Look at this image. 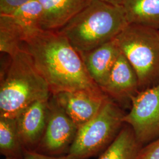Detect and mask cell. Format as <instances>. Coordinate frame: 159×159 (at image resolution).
<instances>
[{"label": "cell", "mask_w": 159, "mask_h": 159, "mask_svg": "<svg viewBox=\"0 0 159 159\" xmlns=\"http://www.w3.org/2000/svg\"><path fill=\"white\" fill-rule=\"evenodd\" d=\"M22 47L46 80L51 95L100 89L88 74L79 52L58 31L40 30L25 39Z\"/></svg>", "instance_id": "obj_1"}, {"label": "cell", "mask_w": 159, "mask_h": 159, "mask_svg": "<svg viewBox=\"0 0 159 159\" xmlns=\"http://www.w3.org/2000/svg\"><path fill=\"white\" fill-rule=\"evenodd\" d=\"M128 24L121 6L92 0L57 31L80 54L113 40Z\"/></svg>", "instance_id": "obj_2"}, {"label": "cell", "mask_w": 159, "mask_h": 159, "mask_svg": "<svg viewBox=\"0 0 159 159\" xmlns=\"http://www.w3.org/2000/svg\"><path fill=\"white\" fill-rule=\"evenodd\" d=\"M51 96L46 80L22 47L1 76L0 117L16 119L32 103Z\"/></svg>", "instance_id": "obj_3"}, {"label": "cell", "mask_w": 159, "mask_h": 159, "mask_svg": "<svg viewBox=\"0 0 159 159\" xmlns=\"http://www.w3.org/2000/svg\"><path fill=\"white\" fill-rule=\"evenodd\" d=\"M114 40L134 69L140 91L159 84V30L128 24Z\"/></svg>", "instance_id": "obj_4"}, {"label": "cell", "mask_w": 159, "mask_h": 159, "mask_svg": "<svg viewBox=\"0 0 159 159\" xmlns=\"http://www.w3.org/2000/svg\"><path fill=\"white\" fill-rule=\"evenodd\" d=\"M125 114L108 98L96 116L79 128L68 154L86 159L104 151L121 130Z\"/></svg>", "instance_id": "obj_5"}, {"label": "cell", "mask_w": 159, "mask_h": 159, "mask_svg": "<svg viewBox=\"0 0 159 159\" xmlns=\"http://www.w3.org/2000/svg\"><path fill=\"white\" fill-rule=\"evenodd\" d=\"M130 102V110L123 121L144 146L159 137V84L139 91Z\"/></svg>", "instance_id": "obj_6"}, {"label": "cell", "mask_w": 159, "mask_h": 159, "mask_svg": "<svg viewBox=\"0 0 159 159\" xmlns=\"http://www.w3.org/2000/svg\"><path fill=\"white\" fill-rule=\"evenodd\" d=\"M78 129V126L51 96L46 129L35 151L50 156L68 154Z\"/></svg>", "instance_id": "obj_7"}, {"label": "cell", "mask_w": 159, "mask_h": 159, "mask_svg": "<svg viewBox=\"0 0 159 159\" xmlns=\"http://www.w3.org/2000/svg\"><path fill=\"white\" fill-rule=\"evenodd\" d=\"M51 96L79 128L95 117L109 98L101 89L64 91Z\"/></svg>", "instance_id": "obj_8"}, {"label": "cell", "mask_w": 159, "mask_h": 159, "mask_svg": "<svg viewBox=\"0 0 159 159\" xmlns=\"http://www.w3.org/2000/svg\"><path fill=\"white\" fill-rule=\"evenodd\" d=\"M49 100L32 103L16 117L18 134L26 150L35 151L43 136L48 119Z\"/></svg>", "instance_id": "obj_9"}, {"label": "cell", "mask_w": 159, "mask_h": 159, "mask_svg": "<svg viewBox=\"0 0 159 159\" xmlns=\"http://www.w3.org/2000/svg\"><path fill=\"white\" fill-rule=\"evenodd\" d=\"M102 90L110 98L119 102H131V98L140 91L134 69L121 52Z\"/></svg>", "instance_id": "obj_10"}, {"label": "cell", "mask_w": 159, "mask_h": 159, "mask_svg": "<svg viewBox=\"0 0 159 159\" xmlns=\"http://www.w3.org/2000/svg\"><path fill=\"white\" fill-rule=\"evenodd\" d=\"M120 53L113 40L92 50L80 54L88 74L101 89L107 83Z\"/></svg>", "instance_id": "obj_11"}, {"label": "cell", "mask_w": 159, "mask_h": 159, "mask_svg": "<svg viewBox=\"0 0 159 159\" xmlns=\"http://www.w3.org/2000/svg\"><path fill=\"white\" fill-rule=\"evenodd\" d=\"M92 0H39L42 7L41 29L56 31L84 8Z\"/></svg>", "instance_id": "obj_12"}, {"label": "cell", "mask_w": 159, "mask_h": 159, "mask_svg": "<svg viewBox=\"0 0 159 159\" xmlns=\"http://www.w3.org/2000/svg\"><path fill=\"white\" fill-rule=\"evenodd\" d=\"M129 24H136L159 31V0H121Z\"/></svg>", "instance_id": "obj_13"}, {"label": "cell", "mask_w": 159, "mask_h": 159, "mask_svg": "<svg viewBox=\"0 0 159 159\" xmlns=\"http://www.w3.org/2000/svg\"><path fill=\"white\" fill-rule=\"evenodd\" d=\"M143 147L131 127L125 124L113 142L97 159H137Z\"/></svg>", "instance_id": "obj_14"}, {"label": "cell", "mask_w": 159, "mask_h": 159, "mask_svg": "<svg viewBox=\"0 0 159 159\" xmlns=\"http://www.w3.org/2000/svg\"><path fill=\"white\" fill-rule=\"evenodd\" d=\"M10 18L24 37V41L30 35L41 29L42 7L39 0H31L14 11L6 14Z\"/></svg>", "instance_id": "obj_15"}, {"label": "cell", "mask_w": 159, "mask_h": 159, "mask_svg": "<svg viewBox=\"0 0 159 159\" xmlns=\"http://www.w3.org/2000/svg\"><path fill=\"white\" fill-rule=\"evenodd\" d=\"M24 152L18 134L16 119L0 117L1 154L11 159H23Z\"/></svg>", "instance_id": "obj_16"}, {"label": "cell", "mask_w": 159, "mask_h": 159, "mask_svg": "<svg viewBox=\"0 0 159 159\" xmlns=\"http://www.w3.org/2000/svg\"><path fill=\"white\" fill-rule=\"evenodd\" d=\"M23 42V35L10 18L0 14V51L12 57L22 48Z\"/></svg>", "instance_id": "obj_17"}, {"label": "cell", "mask_w": 159, "mask_h": 159, "mask_svg": "<svg viewBox=\"0 0 159 159\" xmlns=\"http://www.w3.org/2000/svg\"><path fill=\"white\" fill-rule=\"evenodd\" d=\"M137 159H159V137L143 146Z\"/></svg>", "instance_id": "obj_18"}, {"label": "cell", "mask_w": 159, "mask_h": 159, "mask_svg": "<svg viewBox=\"0 0 159 159\" xmlns=\"http://www.w3.org/2000/svg\"><path fill=\"white\" fill-rule=\"evenodd\" d=\"M31 0H0V14H6L14 11Z\"/></svg>", "instance_id": "obj_19"}, {"label": "cell", "mask_w": 159, "mask_h": 159, "mask_svg": "<svg viewBox=\"0 0 159 159\" xmlns=\"http://www.w3.org/2000/svg\"><path fill=\"white\" fill-rule=\"evenodd\" d=\"M23 159H75L69 154L61 156H50L37 151L25 150Z\"/></svg>", "instance_id": "obj_20"}, {"label": "cell", "mask_w": 159, "mask_h": 159, "mask_svg": "<svg viewBox=\"0 0 159 159\" xmlns=\"http://www.w3.org/2000/svg\"><path fill=\"white\" fill-rule=\"evenodd\" d=\"M104 2H108L110 4H111L113 5H116V6H120V1L121 0H102Z\"/></svg>", "instance_id": "obj_21"}, {"label": "cell", "mask_w": 159, "mask_h": 159, "mask_svg": "<svg viewBox=\"0 0 159 159\" xmlns=\"http://www.w3.org/2000/svg\"><path fill=\"white\" fill-rule=\"evenodd\" d=\"M10 159V158H9V157H5V158H4V159Z\"/></svg>", "instance_id": "obj_22"}]
</instances>
